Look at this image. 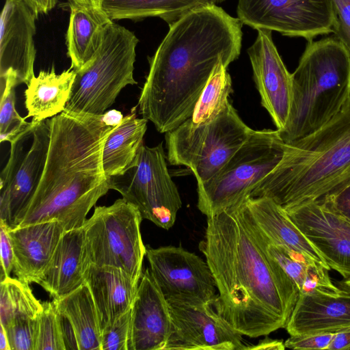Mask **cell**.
<instances>
[{"label":"cell","instance_id":"6da1fadb","mask_svg":"<svg viewBox=\"0 0 350 350\" xmlns=\"http://www.w3.org/2000/svg\"><path fill=\"white\" fill-rule=\"evenodd\" d=\"M241 202L207 217L200 249L219 293L217 312L241 335L257 338L286 327L299 291L256 239Z\"/></svg>","mask_w":350,"mask_h":350},{"label":"cell","instance_id":"7a4b0ae2","mask_svg":"<svg viewBox=\"0 0 350 350\" xmlns=\"http://www.w3.org/2000/svg\"><path fill=\"white\" fill-rule=\"evenodd\" d=\"M241 21L217 5L189 12L170 26L154 55L138 107L143 118L161 133L176 129L193 114L217 64L237 59Z\"/></svg>","mask_w":350,"mask_h":350},{"label":"cell","instance_id":"3957f363","mask_svg":"<svg viewBox=\"0 0 350 350\" xmlns=\"http://www.w3.org/2000/svg\"><path fill=\"white\" fill-rule=\"evenodd\" d=\"M49 122L45 167L18 227L56 221L67 231L82 227L90 209L109 190L102 154L115 126L108 125L103 115L67 110Z\"/></svg>","mask_w":350,"mask_h":350},{"label":"cell","instance_id":"277c9868","mask_svg":"<svg viewBox=\"0 0 350 350\" xmlns=\"http://www.w3.org/2000/svg\"><path fill=\"white\" fill-rule=\"evenodd\" d=\"M350 181V104L318 130L286 144L278 165L249 197L284 211L318 200Z\"/></svg>","mask_w":350,"mask_h":350},{"label":"cell","instance_id":"5b68a950","mask_svg":"<svg viewBox=\"0 0 350 350\" xmlns=\"http://www.w3.org/2000/svg\"><path fill=\"white\" fill-rule=\"evenodd\" d=\"M287 121L278 130L286 144L318 130L350 104V55L336 37L308 41L292 73Z\"/></svg>","mask_w":350,"mask_h":350},{"label":"cell","instance_id":"8992f818","mask_svg":"<svg viewBox=\"0 0 350 350\" xmlns=\"http://www.w3.org/2000/svg\"><path fill=\"white\" fill-rule=\"evenodd\" d=\"M136 36L111 22L92 58L76 76L64 110L103 115L128 85H135Z\"/></svg>","mask_w":350,"mask_h":350},{"label":"cell","instance_id":"52a82bcc","mask_svg":"<svg viewBox=\"0 0 350 350\" xmlns=\"http://www.w3.org/2000/svg\"><path fill=\"white\" fill-rule=\"evenodd\" d=\"M285 146L278 130H253L219 172L198 185V209L208 217L249 197L280 163Z\"/></svg>","mask_w":350,"mask_h":350},{"label":"cell","instance_id":"ba28073f","mask_svg":"<svg viewBox=\"0 0 350 350\" xmlns=\"http://www.w3.org/2000/svg\"><path fill=\"white\" fill-rule=\"evenodd\" d=\"M252 131L230 103L207 124L194 126L188 119L165 133L168 162L189 168L197 185H202L219 172Z\"/></svg>","mask_w":350,"mask_h":350},{"label":"cell","instance_id":"9c48e42d","mask_svg":"<svg viewBox=\"0 0 350 350\" xmlns=\"http://www.w3.org/2000/svg\"><path fill=\"white\" fill-rule=\"evenodd\" d=\"M142 219L138 208L124 198L96 206L83 226L88 263L119 268L139 283L146 253L140 232Z\"/></svg>","mask_w":350,"mask_h":350},{"label":"cell","instance_id":"30bf717a","mask_svg":"<svg viewBox=\"0 0 350 350\" xmlns=\"http://www.w3.org/2000/svg\"><path fill=\"white\" fill-rule=\"evenodd\" d=\"M107 180L109 189L136 206L143 219L165 230L173 226L182 201L169 173L162 143L154 147L143 144L129 167Z\"/></svg>","mask_w":350,"mask_h":350},{"label":"cell","instance_id":"8fae6325","mask_svg":"<svg viewBox=\"0 0 350 350\" xmlns=\"http://www.w3.org/2000/svg\"><path fill=\"white\" fill-rule=\"evenodd\" d=\"M49 119L29 125L12 142L0 175V223L18 227L44 172L50 143Z\"/></svg>","mask_w":350,"mask_h":350},{"label":"cell","instance_id":"7c38bea8","mask_svg":"<svg viewBox=\"0 0 350 350\" xmlns=\"http://www.w3.org/2000/svg\"><path fill=\"white\" fill-rule=\"evenodd\" d=\"M237 18L254 29L276 31L308 41L333 33L332 0H238Z\"/></svg>","mask_w":350,"mask_h":350},{"label":"cell","instance_id":"4fadbf2b","mask_svg":"<svg viewBox=\"0 0 350 350\" xmlns=\"http://www.w3.org/2000/svg\"><path fill=\"white\" fill-rule=\"evenodd\" d=\"M150 273L167 301L214 303L217 287L206 261L182 247H146Z\"/></svg>","mask_w":350,"mask_h":350},{"label":"cell","instance_id":"5bb4252c","mask_svg":"<svg viewBox=\"0 0 350 350\" xmlns=\"http://www.w3.org/2000/svg\"><path fill=\"white\" fill-rule=\"evenodd\" d=\"M172 332L165 350H244L243 335L217 312L214 303L167 301Z\"/></svg>","mask_w":350,"mask_h":350},{"label":"cell","instance_id":"9a60e30c","mask_svg":"<svg viewBox=\"0 0 350 350\" xmlns=\"http://www.w3.org/2000/svg\"><path fill=\"white\" fill-rule=\"evenodd\" d=\"M314 245L330 269L350 279V221L319 200L285 211Z\"/></svg>","mask_w":350,"mask_h":350},{"label":"cell","instance_id":"2e32d148","mask_svg":"<svg viewBox=\"0 0 350 350\" xmlns=\"http://www.w3.org/2000/svg\"><path fill=\"white\" fill-rule=\"evenodd\" d=\"M271 30L258 29L257 37L248 48L254 80L265 107L278 130L288 119L292 100L293 81L276 46Z\"/></svg>","mask_w":350,"mask_h":350},{"label":"cell","instance_id":"e0dca14e","mask_svg":"<svg viewBox=\"0 0 350 350\" xmlns=\"http://www.w3.org/2000/svg\"><path fill=\"white\" fill-rule=\"evenodd\" d=\"M33 12L23 0H5L0 18V79L12 76L28 85L35 76Z\"/></svg>","mask_w":350,"mask_h":350},{"label":"cell","instance_id":"ac0fdd59","mask_svg":"<svg viewBox=\"0 0 350 350\" xmlns=\"http://www.w3.org/2000/svg\"><path fill=\"white\" fill-rule=\"evenodd\" d=\"M172 326L168 302L146 269L131 307L128 350H165Z\"/></svg>","mask_w":350,"mask_h":350},{"label":"cell","instance_id":"d6986e66","mask_svg":"<svg viewBox=\"0 0 350 350\" xmlns=\"http://www.w3.org/2000/svg\"><path fill=\"white\" fill-rule=\"evenodd\" d=\"M285 328L291 336L350 329V294L342 291L299 293Z\"/></svg>","mask_w":350,"mask_h":350},{"label":"cell","instance_id":"ffe728a7","mask_svg":"<svg viewBox=\"0 0 350 350\" xmlns=\"http://www.w3.org/2000/svg\"><path fill=\"white\" fill-rule=\"evenodd\" d=\"M66 231L56 221L8 230L14 251L13 272L16 278L28 284L38 283Z\"/></svg>","mask_w":350,"mask_h":350},{"label":"cell","instance_id":"44dd1931","mask_svg":"<svg viewBox=\"0 0 350 350\" xmlns=\"http://www.w3.org/2000/svg\"><path fill=\"white\" fill-rule=\"evenodd\" d=\"M88 265L83 226L67 230L37 284L53 298L64 297L85 282Z\"/></svg>","mask_w":350,"mask_h":350},{"label":"cell","instance_id":"7402d4cb","mask_svg":"<svg viewBox=\"0 0 350 350\" xmlns=\"http://www.w3.org/2000/svg\"><path fill=\"white\" fill-rule=\"evenodd\" d=\"M85 278L103 332L131 308L139 283L119 268L92 264H89Z\"/></svg>","mask_w":350,"mask_h":350},{"label":"cell","instance_id":"603a6c76","mask_svg":"<svg viewBox=\"0 0 350 350\" xmlns=\"http://www.w3.org/2000/svg\"><path fill=\"white\" fill-rule=\"evenodd\" d=\"M245 202L258 226L273 243L291 252L303 254L330 269L314 245L273 200L267 197H247Z\"/></svg>","mask_w":350,"mask_h":350},{"label":"cell","instance_id":"cb8c5ba5","mask_svg":"<svg viewBox=\"0 0 350 350\" xmlns=\"http://www.w3.org/2000/svg\"><path fill=\"white\" fill-rule=\"evenodd\" d=\"M245 200L241 202L242 211L252 232L265 251L278 262L294 282L299 294L316 291L331 293L341 291L332 282L329 269L303 254L291 252L269 240L250 215Z\"/></svg>","mask_w":350,"mask_h":350},{"label":"cell","instance_id":"d4e9b609","mask_svg":"<svg viewBox=\"0 0 350 350\" xmlns=\"http://www.w3.org/2000/svg\"><path fill=\"white\" fill-rule=\"evenodd\" d=\"M70 11L66 33L67 55L77 70L87 63L99 46L106 27L111 23L99 6L69 1Z\"/></svg>","mask_w":350,"mask_h":350},{"label":"cell","instance_id":"484cf974","mask_svg":"<svg viewBox=\"0 0 350 350\" xmlns=\"http://www.w3.org/2000/svg\"><path fill=\"white\" fill-rule=\"evenodd\" d=\"M76 70L72 67L57 74L53 66L50 70H41L34 76L25 91V118L41 122L62 113L70 98Z\"/></svg>","mask_w":350,"mask_h":350},{"label":"cell","instance_id":"4316f807","mask_svg":"<svg viewBox=\"0 0 350 350\" xmlns=\"http://www.w3.org/2000/svg\"><path fill=\"white\" fill-rule=\"evenodd\" d=\"M53 303L73 330L78 350H101L102 332L97 309L85 282L81 286Z\"/></svg>","mask_w":350,"mask_h":350},{"label":"cell","instance_id":"83f0119b","mask_svg":"<svg viewBox=\"0 0 350 350\" xmlns=\"http://www.w3.org/2000/svg\"><path fill=\"white\" fill-rule=\"evenodd\" d=\"M226 0H102L99 7L111 20L159 17L169 26L197 8Z\"/></svg>","mask_w":350,"mask_h":350},{"label":"cell","instance_id":"f1b7e54d","mask_svg":"<svg viewBox=\"0 0 350 350\" xmlns=\"http://www.w3.org/2000/svg\"><path fill=\"white\" fill-rule=\"evenodd\" d=\"M148 120L135 112L124 116L105 140L103 167L107 178L122 174L135 159L147 129Z\"/></svg>","mask_w":350,"mask_h":350},{"label":"cell","instance_id":"f546056e","mask_svg":"<svg viewBox=\"0 0 350 350\" xmlns=\"http://www.w3.org/2000/svg\"><path fill=\"white\" fill-rule=\"evenodd\" d=\"M228 66L220 59L214 67L204 86L191 118L194 126L207 124L215 119L230 103L232 92V80Z\"/></svg>","mask_w":350,"mask_h":350},{"label":"cell","instance_id":"4dcf8cb0","mask_svg":"<svg viewBox=\"0 0 350 350\" xmlns=\"http://www.w3.org/2000/svg\"><path fill=\"white\" fill-rule=\"evenodd\" d=\"M0 325L5 326L12 319L39 317L42 310L28 284L10 276L1 280Z\"/></svg>","mask_w":350,"mask_h":350},{"label":"cell","instance_id":"1f68e13d","mask_svg":"<svg viewBox=\"0 0 350 350\" xmlns=\"http://www.w3.org/2000/svg\"><path fill=\"white\" fill-rule=\"evenodd\" d=\"M0 80V142L10 143L29 125L30 122H26L15 107V88L18 85L16 80L12 76Z\"/></svg>","mask_w":350,"mask_h":350},{"label":"cell","instance_id":"d6a6232c","mask_svg":"<svg viewBox=\"0 0 350 350\" xmlns=\"http://www.w3.org/2000/svg\"><path fill=\"white\" fill-rule=\"evenodd\" d=\"M62 319L53 301L42 303L36 350H66Z\"/></svg>","mask_w":350,"mask_h":350},{"label":"cell","instance_id":"836d02e7","mask_svg":"<svg viewBox=\"0 0 350 350\" xmlns=\"http://www.w3.org/2000/svg\"><path fill=\"white\" fill-rule=\"evenodd\" d=\"M39 317L14 318L5 326L1 325L6 332L11 350H36Z\"/></svg>","mask_w":350,"mask_h":350},{"label":"cell","instance_id":"e575fe53","mask_svg":"<svg viewBox=\"0 0 350 350\" xmlns=\"http://www.w3.org/2000/svg\"><path fill=\"white\" fill-rule=\"evenodd\" d=\"M131 308L102 332L101 350H128Z\"/></svg>","mask_w":350,"mask_h":350},{"label":"cell","instance_id":"d590c367","mask_svg":"<svg viewBox=\"0 0 350 350\" xmlns=\"http://www.w3.org/2000/svg\"><path fill=\"white\" fill-rule=\"evenodd\" d=\"M332 1L336 13L333 33L350 55V0Z\"/></svg>","mask_w":350,"mask_h":350},{"label":"cell","instance_id":"8d00e7d4","mask_svg":"<svg viewBox=\"0 0 350 350\" xmlns=\"http://www.w3.org/2000/svg\"><path fill=\"white\" fill-rule=\"evenodd\" d=\"M334 335V333H320L291 336L284 341V346L286 348L297 350H327Z\"/></svg>","mask_w":350,"mask_h":350},{"label":"cell","instance_id":"74e56055","mask_svg":"<svg viewBox=\"0 0 350 350\" xmlns=\"http://www.w3.org/2000/svg\"><path fill=\"white\" fill-rule=\"evenodd\" d=\"M319 200L327 208L350 221V181Z\"/></svg>","mask_w":350,"mask_h":350},{"label":"cell","instance_id":"f35d334b","mask_svg":"<svg viewBox=\"0 0 350 350\" xmlns=\"http://www.w3.org/2000/svg\"><path fill=\"white\" fill-rule=\"evenodd\" d=\"M1 280L10 276L14 268V251L6 226L0 223Z\"/></svg>","mask_w":350,"mask_h":350},{"label":"cell","instance_id":"ab89813d","mask_svg":"<svg viewBox=\"0 0 350 350\" xmlns=\"http://www.w3.org/2000/svg\"><path fill=\"white\" fill-rule=\"evenodd\" d=\"M33 12L37 18L39 14H47L57 4V0H23Z\"/></svg>","mask_w":350,"mask_h":350},{"label":"cell","instance_id":"60d3db41","mask_svg":"<svg viewBox=\"0 0 350 350\" xmlns=\"http://www.w3.org/2000/svg\"><path fill=\"white\" fill-rule=\"evenodd\" d=\"M350 350V329L334 333L327 350Z\"/></svg>","mask_w":350,"mask_h":350},{"label":"cell","instance_id":"b9f144b4","mask_svg":"<svg viewBox=\"0 0 350 350\" xmlns=\"http://www.w3.org/2000/svg\"><path fill=\"white\" fill-rule=\"evenodd\" d=\"M284 342L282 340H273L266 338L258 342L256 345L251 347L247 346L246 349H275L282 350L284 349Z\"/></svg>","mask_w":350,"mask_h":350},{"label":"cell","instance_id":"7bdbcfd3","mask_svg":"<svg viewBox=\"0 0 350 350\" xmlns=\"http://www.w3.org/2000/svg\"><path fill=\"white\" fill-rule=\"evenodd\" d=\"M103 118L108 125L114 126L120 124L124 117L120 111L113 109L103 113Z\"/></svg>","mask_w":350,"mask_h":350},{"label":"cell","instance_id":"ee69618b","mask_svg":"<svg viewBox=\"0 0 350 350\" xmlns=\"http://www.w3.org/2000/svg\"><path fill=\"white\" fill-rule=\"evenodd\" d=\"M0 350H11L4 327L0 325Z\"/></svg>","mask_w":350,"mask_h":350},{"label":"cell","instance_id":"f6af8a7d","mask_svg":"<svg viewBox=\"0 0 350 350\" xmlns=\"http://www.w3.org/2000/svg\"><path fill=\"white\" fill-rule=\"evenodd\" d=\"M335 284L340 291L350 294V279H343L336 282Z\"/></svg>","mask_w":350,"mask_h":350},{"label":"cell","instance_id":"bcb514c9","mask_svg":"<svg viewBox=\"0 0 350 350\" xmlns=\"http://www.w3.org/2000/svg\"><path fill=\"white\" fill-rule=\"evenodd\" d=\"M69 1H76L78 2L90 4V5H95V6H99L102 0H69Z\"/></svg>","mask_w":350,"mask_h":350},{"label":"cell","instance_id":"7dc6e473","mask_svg":"<svg viewBox=\"0 0 350 350\" xmlns=\"http://www.w3.org/2000/svg\"><path fill=\"white\" fill-rule=\"evenodd\" d=\"M69 1V0H68Z\"/></svg>","mask_w":350,"mask_h":350}]
</instances>
